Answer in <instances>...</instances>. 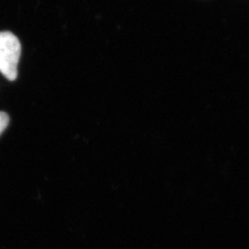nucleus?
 I'll list each match as a JSON object with an SVG mask.
<instances>
[{
	"instance_id": "nucleus-1",
	"label": "nucleus",
	"mask_w": 249,
	"mask_h": 249,
	"mask_svg": "<svg viewBox=\"0 0 249 249\" xmlns=\"http://www.w3.org/2000/svg\"><path fill=\"white\" fill-rule=\"evenodd\" d=\"M21 45L18 37L10 32L0 33V72L10 81L18 77Z\"/></svg>"
},
{
	"instance_id": "nucleus-2",
	"label": "nucleus",
	"mask_w": 249,
	"mask_h": 249,
	"mask_svg": "<svg viewBox=\"0 0 249 249\" xmlns=\"http://www.w3.org/2000/svg\"><path fill=\"white\" fill-rule=\"evenodd\" d=\"M9 123V117L7 113L0 112V135L4 132Z\"/></svg>"
}]
</instances>
